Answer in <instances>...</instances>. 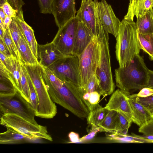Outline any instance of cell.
I'll use <instances>...</instances> for the list:
<instances>
[{
  "instance_id": "6da1fadb",
  "label": "cell",
  "mask_w": 153,
  "mask_h": 153,
  "mask_svg": "<svg viewBox=\"0 0 153 153\" xmlns=\"http://www.w3.org/2000/svg\"><path fill=\"white\" fill-rule=\"evenodd\" d=\"M43 68V78L53 102L78 117L87 118L89 110L82 99L81 88L71 82L62 81L47 68Z\"/></svg>"
},
{
  "instance_id": "7a4b0ae2",
  "label": "cell",
  "mask_w": 153,
  "mask_h": 153,
  "mask_svg": "<svg viewBox=\"0 0 153 153\" xmlns=\"http://www.w3.org/2000/svg\"><path fill=\"white\" fill-rule=\"evenodd\" d=\"M149 70L143 57L139 54L137 55L128 65L115 70L116 85L128 95L148 87Z\"/></svg>"
},
{
  "instance_id": "3957f363",
  "label": "cell",
  "mask_w": 153,
  "mask_h": 153,
  "mask_svg": "<svg viewBox=\"0 0 153 153\" xmlns=\"http://www.w3.org/2000/svg\"><path fill=\"white\" fill-rule=\"evenodd\" d=\"M116 40L115 53L119 67H126L139 54L141 49L136 23L123 19L121 22Z\"/></svg>"
},
{
  "instance_id": "277c9868",
  "label": "cell",
  "mask_w": 153,
  "mask_h": 153,
  "mask_svg": "<svg viewBox=\"0 0 153 153\" xmlns=\"http://www.w3.org/2000/svg\"><path fill=\"white\" fill-rule=\"evenodd\" d=\"M24 65L37 95L38 104L35 116L43 118H53L57 113V107L47 89L43 77V67L39 62Z\"/></svg>"
},
{
  "instance_id": "5b68a950",
  "label": "cell",
  "mask_w": 153,
  "mask_h": 153,
  "mask_svg": "<svg viewBox=\"0 0 153 153\" xmlns=\"http://www.w3.org/2000/svg\"><path fill=\"white\" fill-rule=\"evenodd\" d=\"M98 36L100 55L96 75L99 82L101 95L105 97L113 93L115 85L111 70L108 33L103 26Z\"/></svg>"
},
{
  "instance_id": "8992f818",
  "label": "cell",
  "mask_w": 153,
  "mask_h": 153,
  "mask_svg": "<svg viewBox=\"0 0 153 153\" xmlns=\"http://www.w3.org/2000/svg\"><path fill=\"white\" fill-rule=\"evenodd\" d=\"M0 123L6 128H11L26 135L31 140L44 139L53 141L46 126L34 124L17 114L12 113L2 114Z\"/></svg>"
},
{
  "instance_id": "52a82bcc",
  "label": "cell",
  "mask_w": 153,
  "mask_h": 153,
  "mask_svg": "<svg viewBox=\"0 0 153 153\" xmlns=\"http://www.w3.org/2000/svg\"><path fill=\"white\" fill-rule=\"evenodd\" d=\"M0 110L2 114H17L35 124V111L30 103L17 90L9 95H0Z\"/></svg>"
},
{
  "instance_id": "ba28073f",
  "label": "cell",
  "mask_w": 153,
  "mask_h": 153,
  "mask_svg": "<svg viewBox=\"0 0 153 153\" xmlns=\"http://www.w3.org/2000/svg\"><path fill=\"white\" fill-rule=\"evenodd\" d=\"M100 55L98 36H94L91 42L79 56L81 88L84 87L91 76L96 74Z\"/></svg>"
},
{
  "instance_id": "9c48e42d",
  "label": "cell",
  "mask_w": 153,
  "mask_h": 153,
  "mask_svg": "<svg viewBox=\"0 0 153 153\" xmlns=\"http://www.w3.org/2000/svg\"><path fill=\"white\" fill-rule=\"evenodd\" d=\"M47 68L62 81L70 82L81 87L78 56L73 55L68 56Z\"/></svg>"
},
{
  "instance_id": "30bf717a",
  "label": "cell",
  "mask_w": 153,
  "mask_h": 153,
  "mask_svg": "<svg viewBox=\"0 0 153 153\" xmlns=\"http://www.w3.org/2000/svg\"><path fill=\"white\" fill-rule=\"evenodd\" d=\"M79 19L76 16L59 28L52 42L63 54L72 55L74 39Z\"/></svg>"
},
{
  "instance_id": "8fae6325",
  "label": "cell",
  "mask_w": 153,
  "mask_h": 153,
  "mask_svg": "<svg viewBox=\"0 0 153 153\" xmlns=\"http://www.w3.org/2000/svg\"><path fill=\"white\" fill-rule=\"evenodd\" d=\"M98 0L82 1L76 15L96 36H98L103 27L98 14Z\"/></svg>"
},
{
  "instance_id": "7c38bea8",
  "label": "cell",
  "mask_w": 153,
  "mask_h": 153,
  "mask_svg": "<svg viewBox=\"0 0 153 153\" xmlns=\"http://www.w3.org/2000/svg\"><path fill=\"white\" fill-rule=\"evenodd\" d=\"M75 0H53L51 14L59 28L76 16Z\"/></svg>"
},
{
  "instance_id": "4fadbf2b",
  "label": "cell",
  "mask_w": 153,
  "mask_h": 153,
  "mask_svg": "<svg viewBox=\"0 0 153 153\" xmlns=\"http://www.w3.org/2000/svg\"><path fill=\"white\" fill-rule=\"evenodd\" d=\"M98 12L104 30L113 35L116 39L118 34L121 22L116 16L112 8L105 0L99 2Z\"/></svg>"
},
{
  "instance_id": "5bb4252c",
  "label": "cell",
  "mask_w": 153,
  "mask_h": 153,
  "mask_svg": "<svg viewBox=\"0 0 153 153\" xmlns=\"http://www.w3.org/2000/svg\"><path fill=\"white\" fill-rule=\"evenodd\" d=\"M104 108L119 113L132 121L131 111L128 95L120 89H117L113 93Z\"/></svg>"
},
{
  "instance_id": "9a60e30c",
  "label": "cell",
  "mask_w": 153,
  "mask_h": 153,
  "mask_svg": "<svg viewBox=\"0 0 153 153\" xmlns=\"http://www.w3.org/2000/svg\"><path fill=\"white\" fill-rule=\"evenodd\" d=\"M69 55L62 53L51 42L38 46V62L43 67L48 68L51 65Z\"/></svg>"
},
{
  "instance_id": "2e32d148",
  "label": "cell",
  "mask_w": 153,
  "mask_h": 153,
  "mask_svg": "<svg viewBox=\"0 0 153 153\" xmlns=\"http://www.w3.org/2000/svg\"><path fill=\"white\" fill-rule=\"evenodd\" d=\"M127 95L131 111L132 122L140 127L153 120L150 111L137 101L136 94Z\"/></svg>"
},
{
  "instance_id": "e0dca14e",
  "label": "cell",
  "mask_w": 153,
  "mask_h": 153,
  "mask_svg": "<svg viewBox=\"0 0 153 153\" xmlns=\"http://www.w3.org/2000/svg\"><path fill=\"white\" fill-rule=\"evenodd\" d=\"M94 36L91 31L79 20L74 39L72 55L79 56Z\"/></svg>"
},
{
  "instance_id": "ac0fdd59",
  "label": "cell",
  "mask_w": 153,
  "mask_h": 153,
  "mask_svg": "<svg viewBox=\"0 0 153 153\" xmlns=\"http://www.w3.org/2000/svg\"><path fill=\"white\" fill-rule=\"evenodd\" d=\"M153 0H129L127 13L123 19L133 21L153 9Z\"/></svg>"
},
{
  "instance_id": "d6986e66",
  "label": "cell",
  "mask_w": 153,
  "mask_h": 153,
  "mask_svg": "<svg viewBox=\"0 0 153 153\" xmlns=\"http://www.w3.org/2000/svg\"><path fill=\"white\" fill-rule=\"evenodd\" d=\"M19 58L25 64H35L39 63L23 33L18 43Z\"/></svg>"
},
{
  "instance_id": "ffe728a7",
  "label": "cell",
  "mask_w": 153,
  "mask_h": 153,
  "mask_svg": "<svg viewBox=\"0 0 153 153\" xmlns=\"http://www.w3.org/2000/svg\"><path fill=\"white\" fill-rule=\"evenodd\" d=\"M0 134V144H13L23 143L31 140L24 135L10 127Z\"/></svg>"
},
{
  "instance_id": "44dd1931",
  "label": "cell",
  "mask_w": 153,
  "mask_h": 153,
  "mask_svg": "<svg viewBox=\"0 0 153 153\" xmlns=\"http://www.w3.org/2000/svg\"><path fill=\"white\" fill-rule=\"evenodd\" d=\"M136 26L138 33L143 35L153 33V9L137 18Z\"/></svg>"
},
{
  "instance_id": "7402d4cb",
  "label": "cell",
  "mask_w": 153,
  "mask_h": 153,
  "mask_svg": "<svg viewBox=\"0 0 153 153\" xmlns=\"http://www.w3.org/2000/svg\"><path fill=\"white\" fill-rule=\"evenodd\" d=\"M107 138L110 140L126 143H153L150 140L142 137L140 135L132 134L131 135L119 133L108 134Z\"/></svg>"
},
{
  "instance_id": "603a6c76",
  "label": "cell",
  "mask_w": 153,
  "mask_h": 153,
  "mask_svg": "<svg viewBox=\"0 0 153 153\" xmlns=\"http://www.w3.org/2000/svg\"><path fill=\"white\" fill-rule=\"evenodd\" d=\"M24 36L30 46L33 54L38 59V44L35 38L32 28L25 21L18 18Z\"/></svg>"
},
{
  "instance_id": "cb8c5ba5",
  "label": "cell",
  "mask_w": 153,
  "mask_h": 153,
  "mask_svg": "<svg viewBox=\"0 0 153 153\" xmlns=\"http://www.w3.org/2000/svg\"><path fill=\"white\" fill-rule=\"evenodd\" d=\"M109 111L102 107L99 103L93 105L87 118L88 123L98 126L107 115Z\"/></svg>"
},
{
  "instance_id": "d4e9b609",
  "label": "cell",
  "mask_w": 153,
  "mask_h": 153,
  "mask_svg": "<svg viewBox=\"0 0 153 153\" xmlns=\"http://www.w3.org/2000/svg\"><path fill=\"white\" fill-rule=\"evenodd\" d=\"M118 113L113 110L109 111L107 115L98 126L101 128L102 131L116 133Z\"/></svg>"
},
{
  "instance_id": "484cf974",
  "label": "cell",
  "mask_w": 153,
  "mask_h": 153,
  "mask_svg": "<svg viewBox=\"0 0 153 153\" xmlns=\"http://www.w3.org/2000/svg\"><path fill=\"white\" fill-rule=\"evenodd\" d=\"M11 66L10 71L14 85L17 90L21 93V67L19 60L12 55L10 57Z\"/></svg>"
},
{
  "instance_id": "4316f807",
  "label": "cell",
  "mask_w": 153,
  "mask_h": 153,
  "mask_svg": "<svg viewBox=\"0 0 153 153\" xmlns=\"http://www.w3.org/2000/svg\"><path fill=\"white\" fill-rule=\"evenodd\" d=\"M21 67V94L29 103L30 93L28 80L27 76V71L24 63L19 59Z\"/></svg>"
},
{
  "instance_id": "83f0119b",
  "label": "cell",
  "mask_w": 153,
  "mask_h": 153,
  "mask_svg": "<svg viewBox=\"0 0 153 153\" xmlns=\"http://www.w3.org/2000/svg\"><path fill=\"white\" fill-rule=\"evenodd\" d=\"M137 35L141 49L149 55L151 59L153 56V34L143 35L137 31Z\"/></svg>"
},
{
  "instance_id": "f1b7e54d",
  "label": "cell",
  "mask_w": 153,
  "mask_h": 153,
  "mask_svg": "<svg viewBox=\"0 0 153 153\" xmlns=\"http://www.w3.org/2000/svg\"><path fill=\"white\" fill-rule=\"evenodd\" d=\"M8 28L11 36L18 50L19 42L23 33L17 17L12 18L11 22Z\"/></svg>"
},
{
  "instance_id": "f546056e",
  "label": "cell",
  "mask_w": 153,
  "mask_h": 153,
  "mask_svg": "<svg viewBox=\"0 0 153 153\" xmlns=\"http://www.w3.org/2000/svg\"><path fill=\"white\" fill-rule=\"evenodd\" d=\"M17 90L12 79L0 76V95L10 94Z\"/></svg>"
},
{
  "instance_id": "4dcf8cb0",
  "label": "cell",
  "mask_w": 153,
  "mask_h": 153,
  "mask_svg": "<svg viewBox=\"0 0 153 153\" xmlns=\"http://www.w3.org/2000/svg\"><path fill=\"white\" fill-rule=\"evenodd\" d=\"M118 113L116 133L127 134L128 129L132 122L121 114Z\"/></svg>"
},
{
  "instance_id": "1f68e13d",
  "label": "cell",
  "mask_w": 153,
  "mask_h": 153,
  "mask_svg": "<svg viewBox=\"0 0 153 153\" xmlns=\"http://www.w3.org/2000/svg\"><path fill=\"white\" fill-rule=\"evenodd\" d=\"M3 41L11 55L19 59L18 50L10 35L8 27L4 31Z\"/></svg>"
},
{
  "instance_id": "d6a6232c",
  "label": "cell",
  "mask_w": 153,
  "mask_h": 153,
  "mask_svg": "<svg viewBox=\"0 0 153 153\" xmlns=\"http://www.w3.org/2000/svg\"><path fill=\"white\" fill-rule=\"evenodd\" d=\"M81 89L82 92L97 91L101 94L99 82L95 74L91 76L85 86Z\"/></svg>"
},
{
  "instance_id": "836d02e7",
  "label": "cell",
  "mask_w": 153,
  "mask_h": 153,
  "mask_svg": "<svg viewBox=\"0 0 153 153\" xmlns=\"http://www.w3.org/2000/svg\"><path fill=\"white\" fill-rule=\"evenodd\" d=\"M27 76L30 93L29 103L31 107L35 111L37 109L38 104L37 95L34 85L27 72Z\"/></svg>"
},
{
  "instance_id": "e575fe53",
  "label": "cell",
  "mask_w": 153,
  "mask_h": 153,
  "mask_svg": "<svg viewBox=\"0 0 153 153\" xmlns=\"http://www.w3.org/2000/svg\"><path fill=\"white\" fill-rule=\"evenodd\" d=\"M12 7L17 12V16L18 19H24L22 7L25 3L23 0H6Z\"/></svg>"
},
{
  "instance_id": "d590c367",
  "label": "cell",
  "mask_w": 153,
  "mask_h": 153,
  "mask_svg": "<svg viewBox=\"0 0 153 153\" xmlns=\"http://www.w3.org/2000/svg\"><path fill=\"white\" fill-rule=\"evenodd\" d=\"M53 0H37L40 12L43 14H51Z\"/></svg>"
},
{
  "instance_id": "8d00e7d4",
  "label": "cell",
  "mask_w": 153,
  "mask_h": 153,
  "mask_svg": "<svg viewBox=\"0 0 153 153\" xmlns=\"http://www.w3.org/2000/svg\"><path fill=\"white\" fill-rule=\"evenodd\" d=\"M136 100L138 102L149 111L153 108V94L146 97H141L136 95Z\"/></svg>"
},
{
  "instance_id": "74e56055",
  "label": "cell",
  "mask_w": 153,
  "mask_h": 153,
  "mask_svg": "<svg viewBox=\"0 0 153 153\" xmlns=\"http://www.w3.org/2000/svg\"><path fill=\"white\" fill-rule=\"evenodd\" d=\"M101 95V94L97 91L90 93L87 105L89 111L93 105L98 103Z\"/></svg>"
},
{
  "instance_id": "f35d334b",
  "label": "cell",
  "mask_w": 153,
  "mask_h": 153,
  "mask_svg": "<svg viewBox=\"0 0 153 153\" xmlns=\"http://www.w3.org/2000/svg\"><path fill=\"white\" fill-rule=\"evenodd\" d=\"M92 128L89 133L80 138V142L87 141L93 138L97 133L102 131L101 128L99 126L94 124H91Z\"/></svg>"
},
{
  "instance_id": "ab89813d",
  "label": "cell",
  "mask_w": 153,
  "mask_h": 153,
  "mask_svg": "<svg viewBox=\"0 0 153 153\" xmlns=\"http://www.w3.org/2000/svg\"><path fill=\"white\" fill-rule=\"evenodd\" d=\"M0 7L2 8L7 16L11 18L17 17L16 11L7 2L5 3Z\"/></svg>"
},
{
  "instance_id": "60d3db41",
  "label": "cell",
  "mask_w": 153,
  "mask_h": 153,
  "mask_svg": "<svg viewBox=\"0 0 153 153\" xmlns=\"http://www.w3.org/2000/svg\"><path fill=\"white\" fill-rule=\"evenodd\" d=\"M139 132L143 135H153V120L146 125L139 127Z\"/></svg>"
},
{
  "instance_id": "b9f144b4",
  "label": "cell",
  "mask_w": 153,
  "mask_h": 153,
  "mask_svg": "<svg viewBox=\"0 0 153 153\" xmlns=\"http://www.w3.org/2000/svg\"><path fill=\"white\" fill-rule=\"evenodd\" d=\"M136 94L139 97H146L153 94V89L148 87H144L140 90L139 92Z\"/></svg>"
},
{
  "instance_id": "7bdbcfd3",
  "label": "cell",
  "mask_w": 153,
  "mask_h": 153,
  "mask_svg": "<svg viewBox=\"0 0 153 153\" xmlns=\"http://www.w3.org/2000/svg\"><path fill=\"white\" fill-rule=\"evenodd\" d=\"M10 57H7L2 53H0V61L3 63L9 71L11 66V61Z\"/></svg>"
},
{
  "instance_id": "ee69618b",
  "label": "cell",
  "mask_w": 153,
  "mask_h": 153,
  "mask_svg": "<svg viewBox=\"0 0 153 153\" xmlns=\"http://www.w3.org/2000/svg\"><path fill=\"white\" fill-rule=\"evenodd\" d=\"M0 52L8 57L11 56L3 39H0Z\"/></svg>"
},
{
  "instance_id": "f6af8a7d",
  "label": "cell",
  "mask_w": 153,
  "mask_h": 153,
  "mask_svg": "<svg viewBox=\"0 0 153 153\" xmlns=\"http://www.w3.org/2000/svg\"><path fill=\"white\" fill-rule=\"evenodd\" d=\"M70 143H76L80 142L79 134L74 132H70L68 134Z\"/></svg>"
},
{
  "instance_id": "bcb514c9",
  "label": "cell",
  "mask_w": 153,
  "mask_h": 153,
  "mask_svg": "<svg viewBox=\"0 0 153 153\" xmlns=\"http://www.w3.org/2000/svg\"><path fill=\"white\" fill-rule=\"evenodd\" d=\"M148 86V87L153 89V71L149 69V71Z\"/></svg>"
},
{
  "instance_id": "7dc6e473",
  "label": "cell",
  "mask_w": 153,
  "mask_h": 153,
  "mask_svg": "<svg viewBox=\"0 0 153 153\" xmlns=\"http://www.w3.org/2000/svg\"><path fill=\"white\" fill-rule=\"evenodd\" d=\"M12 18L7 16L3 22L4 27L6 29L9 27Z\"/></svg>"
},
{
  "instance_id": "c3c4849f",
  "label": "cell",
  "mask_w": 153,
  "mask_h": 153,
  "mask_svg": "<svg viewBox=\"0 0 153 153\" xmlns=\"http://www.w3.org/2000/svg\"><path fill=\"white\" fill-rule=\"evenodd\" d=\"M0 19H1L2 22H4L7 17V16L5 13L4 11L0 7Z\"/></svg>"
},
{
  "instance_id": "681fc988",
  "label": "cell",
  "mask_w": 153,
  "mask_h": 153,
  "mask_svg": "<svg viewBox=\"0 0 153 153\" xmlns=\"http://www.w3.org/2000/svg\"><path fill=\"white\" fill-rule=\"evenodd\" d=\"M4 31L1 28H0V39H3L4 36Z\"/></svg>"
},
{
  "instance_id": "f907efd6",
  "label": "cell",
  "mask_w": 153,
  "mask_h": 153,
  "mask_svg": "<svg viewBox=\"0 0 153 153\" xmlns=\"http://www.w3.org/2000/svg\"><path fill=\"white\" fill-rule=\"evenodd\" d=\"M6 2V0H0V7H1Z\"/></svg>"
},
{
  "instance_id": "816d5d0a",
  "label": "cell",
  "mask_w": 153,
  "mask_h": 153,
  "mask_svg": "<svg viewBox=\"0 0 153 153\" xmlns=\"http://www.w3.org/2000/svg\"><path fill=\"white\" fill-rule=\"evenodd\" d=\"M151 114L153 116V108L150 110Z\"/></svg>"
},
{
  "instance_id": "f5cc1de1",
  "label": "cell",
  "mask_w": 153,
  "mask_h": 153,
  "mask_svg": "<svg viewBox=\"0 0 153 153\" xmlns=\"http://www.w3.org/2000/svg\"><path fill=\"white\" fill-rule=\"evenodd\" d=\"M150 59L153 61V56L152 57V58Z\"/></svg>"
},
{
  "instance_id": "db71d44e",
  "label": "cell",
  "mask_w": 153,
  "mask_h": 153,
  "mask_svg": "<svg viewBox=\"0 0 153 153\" xmlns=\"http://www.w3.org/2000/svg\"><path fill=\"white\" fill-rule=\"evenodd\" d=\"M86 0H82V1H85Z\"/></svg>"
}]
</instances>
